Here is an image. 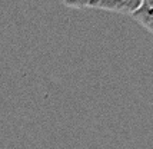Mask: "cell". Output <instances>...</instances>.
<instances>
[{
    "label": "cell",
    "mask_w": 153,
    "mask_h": 149,
    "mask_svg": "<svg viewBox=\"0 0 153 149\" xmlns=\"http://www.w3.org/2000/svg\"><path fill=\"white\" fill-rule=\"evenodd\" d=\"M132 17L139 23L140 26H143L146 30L153 33V1L152 0L142 1L139 9L132 14Z\"/></svg>",
    "instance_id": "obj_2"
},
{
    "label": "cell",
    "mask_w": 153,
    "mask_h": 149,
    "mask_svg": "<svg viewBox=\"0 0 153 149\" xmlns=\"http://www.w3.org/2000/svg\"><path fill=\"white\" fill-rule=\"evenodd\" d=\"M152 1H153V0H152Z\"/></svg>",
    "instance_id": "obj_3"
},
{
    "label": "cell",
    "mask_w": 153,
    "mask_h": 149,
    "mask_svg": "<svg viewBox=\"0 0 153 149\" xmlns=\"http://www.w3.org/2000/svg\"><path fill=\"white\" fill-rule=\"evenodd\" d=\"M63 4L73 9H97L113 13L132 14L139 9L142 0H80V1H63Z\"/></svg>",
    "instance_id": "obj_1"
}]
</instances>
